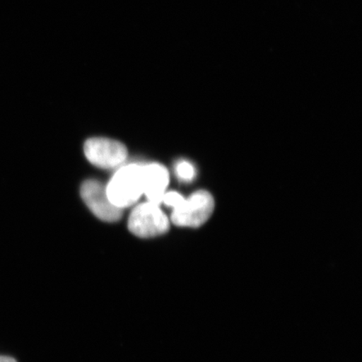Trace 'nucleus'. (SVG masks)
<instances>
[{
    "label": "nucleus",
    "instance_id": "f257e3e1",
    "mask_svg": "<svg viewBox=\"0 0 362 362\" xmlns=\"http://www.w3.org/2000/svg\"><path fill=\"white\" fill-rule=\"evenodd\" d=\"M106 192L112 205L121 209L134 205L143 194L141 165L122 167L112 176Z\"/></svg>",
    "mask_w": 362,
    "mask_h": 362
},
{
    "label": "nucleus",
    "instance_id": "f03ea898",
    "mask_svg": "<svg viewBox=\"0 0 362 362\" xmlns=\"http://www.w3.org/2000/svg\"><path fill=\"white\" fill-rule=\"evenodd\" d=\"M129 228L135 236L153 238L168 232L170 221L158 205L148 202L140 204L131 212Z\"/></svg>",
    "mask_w": 362,
    "mask_h": 362
},
{
    "label": "nucleus",
    "instance_id": "7ed1b4c3",
    "mask_svg": "<svg viewBox=\"0 0 362 362\" xmlns=\"http://www.w3.org/2000/svg\"><path fill=\"white\" fill-rule=\"evenodd\" d=\"M215 202L211 194L206 191L194 193L172 212L171 220L178 226L198 228L210 218L214 214Z\"/></svg>",
    "mask_w": 362,
    "mask_h": 362
},
{
    "label": "nucleus",
    "instance_id": "20e7f679",
    "mask_svg": "<svg viewBox=\"0 0 362 362\" xmlns=\"http://www.w3.org/2000/svg\"><path fill=\"white\" fill-rule=\"evenodd\" d=\"M84 153L88 160L99 168L111 169L124 163L128 156L123 144L115 140L93 138L86 141Z\"/></svg>",
    "mask_w": 362,
    "mask_h": 362
},
{
    "label": "nucleus",
    "instance_id": "39448f33",
    "mask_svg": "<svg viewBox=\"0 0 362 362\" xmlns=\"http://www.w3.org/2000/svg\"><path fill=\"white\" fill-rule=\"evenodd\" d=\"M81 194L89 209L99 219L113 223L121 218L123 209L112 205L107 196L106 187L98 181H85L81 185Z\"/></svg>",
    "mask_w": 362,
    "mask_h": 362
},
{
    "label": "nucleus",
    "instance_id": "423d86ee",
    "mask_svg": "<svg viewBox=\"0 0 362 362\" xmlns=\"http://www.w3.org/2000/svg\"><path fill=\"white\" fill-rule=\"evenodd\" d=\"M143 194L149 202L160 206L170 182L169 171L160 164L141 166Z\"/></svg>",
    "mask_w": 362,
    "mask_h": 362
},
{
    "label": "nucleus",
    "instance_id": "0eeeda50",
    "mask_svg": "<svg viewBox=\"0 0 362 362\" xmlns=\"http://www.w3.org/2000/svg\"><path fill=\"white\" fill-rule=\"evenodd\" d=\"M176 174L180 180L191 181L196 175L194 166L187 161H180L175 167Z\"/></svg>",
    "mask_w": 362,
    "mask_h": 362
},
{
    "label": "nucleus",
    "instance_id": "6e6552de",
    "mask_svg": "<svg viewBox=\"0 0 362 362\" xmlns=\"http://www.w3.org/2000/svg\"><path fill=\"white\" fill-rule=\"evenodd\" d=\"M185 201V198L180 194L175 192H165L163 197L162 202L166 206L175 208L178 207Z\"/></svg>",
    "mask_w": 362,
    "mask_h": 362
},
{
    "label": "nucleus",
    "instance_id": "1a4fd4ad",
    "mask_svg": "<svg viewBox=\"0 0 362 362\" xmlns=\"http://www.w3.org/2000/svg\"><path fill=\"white\" fill-rule=\"evenodd\" d=\"M0 362H17L15 359L10 356H0Z\"/></svg>",
    "mask_w": 362,
    "mask_h": 362
}]
</instances>
